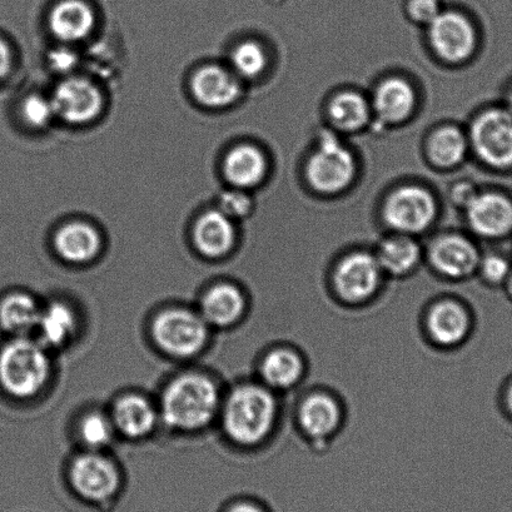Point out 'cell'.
<instances>
[{"label":"cell","instance_id":"cell-33","mask_svg":"<svg viewBox=\"0 0 512 512\" xmlns=\"http://www.w3.org/2000/svg\"><path fill=\"white\" fill-rule=\"evenodd\" d=\"M23 116L33 127L47 126L56 116L51 98L31 96L23 103Z\"/></svg>","mask_w":512,"mask_h":512},{"label":"cell","instance_id":"cell-17","mask_svg":"<svg viewBox=\"0 0 512 512\" xmlns=\"http://www.w3.org/2000/svg\"><path fill=\"white\" fill-rule=\"evenodd\" d=\"M298 419L306 435L323 440L340 425L341 411L332 397L315 394L303 401Z\"/></svg>","mask_w":512,"mask_h":512},{"label":"cell","instance_id":"cell-18","mask_svg":"<svg viewBox=\"0 0 512 512\" xmlns=\"http://www.w3.org/2000/svg\"><path fill=\"white\" fill-rule=\"evenodd\" d=\"M195 241L203 255L220 257L231 250L235 241V228L231 218L221 211L205 213L195 228Z\"/></svg>","mask_w":512,"mask_h":512},{"label":"cell","instance_id":"cell-36","mask_svg":"<svg viewBox=\"0 0 512 512\" xmlns=\"http://www.w3.org/2000/svg\"><path fill=\"white\" fill-rule=\"evenodd\" d=\"M439 11L437 0H411L409 4L410 16L416 22L431 24L439 16Z\"/></svg>","mask_w":512,"mask_h":512},{"label":"cell","instance_id":"cell-10","mask_svg":"<svg viewBox=\"0 0 512 512\" xmlns=\"http://www.w3.org/2000/svg\"><path fill=\"white\" fill-rule=\"evenodd\" d=\"M56 116L68 123L92 121L101 112L102 96L91 81L81 77H69L58 84L52 96Z\"/></svg>","mask_w":512,"mask_h":512},{"label":"cell","instance_id":"cell-11","mask_svg":"<svg viewBox=\"0 0 512 512\" xmlns=\"http://www.w3.org/2000/svg\"><path fill=\"white\" fill-rule=\"evenodd\" d=\"M467 208L472 230L487 240L512 235V198L500 192L476 195Z\"/></svg>","mask_w":512,"mask_h":512},{"label":"cell","instance_id":"cell-7","mask_svg":"<svg viewBox=\"0 0 512 512\" xmlns=\"http://www.w3.org/2000/svg\"><path fill=\"white\" fill-rule=\"evenodd\" d=\"M71 481L79 495L94 502L111 499L121 484L116 466L96 452H88L73 461Z\"/></svg>","mask_w":512,"mask_h":512},{"label":"cell","instance_id":"cell-24","mask_svg":"<svg viewBox=\"0 0 512 512\" xmlns=\"http://www.w3.org/2000/svg\"><path fill=\"white\" fill-rule=\"evenodd\" d=\"M265 172V157L255 147H237L226 158V177L236 187L250 188L256 186L265 176Z\"/></svg>","mask_w":512,"mask_h":512},{"label":"cell","instance_id":"cell-16","mask_svg":"<svg viewBox=\"0 0 512 512\" xmlns=\"http://www.w3.org/2000/svg\"><path fill=\"white\" fill-rule=\"evenodd\" d=\"M112 421L116 430L129 439H139L156 426L157 411L144 397L129 395L114 406Z\"/></svg>","mask_w":512,"mask_h":512},{"label":"cell","instance_id":"cell-6","mask_svg":"<svg viewBox=\"0 0 512 512\" xmlns=\"http://www.w3.org/2000/svg\"><path fill=\"white\" fill-rule=\"evenodd\" d=\"M355 175V161L331 133L322 136L320 147L308 162L307 177L320 192H338L350 185Z\"/></svg>","mask_w":512,"mask_h":512},{"label":"cell","instance_id":"cell-25","mask_svg":"<svg viewBox=\"0 0 512 512\" xmlns=\"http://www.w3.org/2000/svg\"><path fill=\"white\" fill-rule=\"evenodd\" d=\"M303 374L301 357L290 350L270 352L261 365V376L268 386L287 390L300 381Z\"/></svg>","mask_w":512,"mask_h":512},{"label":"cell","instance_id":"cell-4","mask_svg":"<svg viewBox=\"0 0 512 512\" xmlns=\"http://www.w3.org/2000/svg\"><path fill=\"white\" fill-rule=\"evenodd\" d=\"M472 146L487 166L512 171V114L491 108L476 118L471 128Z\"/></svg>","mask_w":512,"mask_h":512},{"label":"cell","instance_id":"cell-37","mask_svg":"<svg viewBox=\"0 0 512 512\" xmlns=\"http://www.w3.org/2000/svg\"><path fill=\"white\" fill-rule=\"evenodd\" d=\"M497 401H499L502 415L512 424V374L507 376L505 381L502 382Z\"/></svg>","mask_w":512,"mask_h":512},{"label":"cell","instance_id":"cell-39","mask_svg":"<svg viewBox=\"0 0 512 512\" xmlns=\"http://www.w3.org/2000/svg\"><path fill=\"white\" fill-rule=\"evenodd\" d=\"M12 56L6 43L0 39V79L7 76L11 69Z\"/></svg>","mask_w":512,"mask_h":512},{"label":"cell","instance_id":"cell-32","mask_svg":"<svg viewBox=\"0 0 512 512\" xmlns=\"http://www.w3.org/2000/svg\"><path fill=\"white\" fill-rule=\"evenodd\" d=\"M479 270L487 285L502 287L512 272V258L502 253H489L481 257Z\"/></svg>","mask_w":512,"mask_h":512},{"label":"cell","instance_id":"cell-13","mask_svg":"<svg viewBox=\"0 0 512 512\" xmlns=\"http://www.w3.org/2000/svg\"><path fill=\"white\" fill-rule=\"evenodd\" d=\"M481 256L474 243L460 236H447L431 248V262L437 271L450 278L469 277L479 270Z\"/></svg>","mask_w":512,"mask_h":512},{"label":"cell","instance_id":"cell-1","mask_svg":"<svg viewBox=\"0 0 512 512\" xmlns=\"http://www.w3.org/2000/svg\"><path fill=\"white\" fill-rule=\"evenodd\" d=\"M220 394L210 379L185 375L169 384L162 397V417L173 429H202L215 419Z\"/></svg>","mask_w":512,"mask_h":512},{"label":"cell","instance_id":"cell-26","mask_svg":"<svg viewBox=\"0 0 512 512\" xmlns=\"http://www.w3.org/2000/svg\"><path fill=\"white\" fill-rule=\"evenodd\" d=\"M420 257V247L407 237H394L382 242L376 256L381 270L392 276H404L414 270Z\"/></svg>","mask_w":512,"mask_h":512},{"label":"cell","instance_id":"cell-31","mask_svg":"<svg viewBox=\"0 0 512 512\" xmlns=\"http://www.w3.org/2000/svg\"><path fill=\"white\" fill-rule=\"evenodd\" d=\"M232 66L241 77L255 78L266 67L265 52L255 42L242 43L232 54Z\"/></svg>","mask_w":512,"mask_h":512},{"label":"cell","instance_id":"cell-21","mask_svg":"<svg viewBox=\"0 0 512 512\" xmlns=\"http://www.w3.org/2000/svg\"><path fill=\"white\" fill-rule=\"evenodd\" d=\"M245 300L235 286L218 285L203 297L201 316L208 325L230 326L242 316Z\"/></svg>","mask_w":512,"mask_h":512},{"label":"cell","instance_id":"cell-42","mask_svg":"<svg viewBox=\"0 0 512 512\" xmlns=\"http://www.w3.org/2000/svg\"><path fill=\"white\" fill-rule=\"evenodd\" d=\"M505 108L512 114V86L510 87L509 92H507Z\"/></svg>","mask_w":512,"mask_h":512},{"label":"cell","instance_id":"cell-15","mask_svg":"<svg viewBox=\"0 0 512 512\" xmlns=\"http://www.w3.org/2000/svg\"><path fill=\"white\" fill-rule=\"evenodd\" d=\"M427 327L436 344L456 345L469 333V313L457 302H440L432 308L427 318Z\"/></svg>","mask_w":512,"mask_h":512},{"label":"cell","instance_id":"cell-28","mask_svg":"<svg viewBox=\"0 0 512 512\" xmlns=\"http://www.w3.org/2000/svg\"><path fill=\"white\" fill-rule=\"evenodd\" d=\"M330 116L337 128L344 129V131H357L369 121V104L360 94L342 93L333 99Z\"/></svg>","mask_w":512,"mask_h":512},{"label":"cell","instance_id":"cell-23","mask_svg":"<svg viewBox=\"0 0 512 512\" xmlns=\"http://www.w3.org/2000/svg\"><path fill=\"white\" fill-rule=\"evenodd\" d=\"M414 104V91L410 84L402 79H389L381 84L375 94L377 116L385 122L404 121L410 116Z\"/></svg>","mask_w":512,"mask_h":512},{"label":"cell","instance_id":"cell-40","mask_svg":"<svg viewBox=\"0 0 512 512\" xmlns=\"http://www.w3.org/2000/svg\"><path fill=\"white\" fill-rule=\"evenodd\" d=\"M228 512H265V510L252 502H240V504L233 505Z\"/></svg>","mask_w":512,"mask_h":512},{"label":"cell","instance_id":"cell-34","mask_svg":"<svg viewBox=\"0 0 512 512\" xmlns=\"http://www.w3.org/2000/svg\"><path fill=\"white\" fill-rule=\"evenodd\" d=\"M251 207L250 198L240 191L225 192L220 198V211L230 218L245 217L250 213Z\"/></svg>","mask_w":512,"mask_h":512},{"label":"cell","instance_id":"cell-9","mask_svg":"<svg viewBox=\"0 0 512 512\" xmlns=\"http://www.w3.org/2000/svg\"><path fill=\"white\" fill-rule=\"evenodd\" d=\"M435 217V202L429 192L406 187L389 198L385 207L387 223L395 230L417 233L426 230Z\"/></svg>","mask_w":512,"mask_h":512},{"label":"cell","instance_id":"cell-12","mask_svg":"<svg viewBox=\"0 0 512 512\" xmlns=\"http://www.w3.org/2000/svg\"><path fill=\"white\" fill-rule=\"evenodd\" d=\"M430 26L432 47L446 61H465L474 52V28L460 14L451 12L440 13Z\"/></svg>","mask_w":512,"mask_h":512},{"label":"cell","instance_id":"cell-14","mask_svg":"<svg viewBox=\"0 0 512 512\" xmlns=\"http://www.w3.org/2000/svg\"><path fill=\"white\" fill-rule=\"evenodd\" d=\"M193 94L198 101L211 108L230 106L241 93L238 79L221 67H206L198 71L192 81Z\"/></svg>","mask_w":512,"mask_h":512},{"label":"cell","instance_id":"cell-8","mask_svg":"<svg viewBox=\"0 0 512 512\" xmlns=\"http://www.w3.org/2000/svg\"><path fill=\"white\" fill-rule=\"evenodd\" d=\"M381 273L380 263L375 256L357 252L346 257L338 265L333 281L342 300L360 303L370 298L377 290Z\"/></svg>","mask_w":512,"mask_h":512},{"label":"cell","instance_id":"cell-20","mask_svg":"<svg viewBox=\"0 0 512 512\" xmlns=\"http://www.w3.org/2000/svg\"><path fill=\"white\" fill-rule=\"evenodd\" d=\"M56 248L63 260L84 263L98 255L101 238L87 223H69L57 233Z\"/></svg>","mask_w":512,"mask_h":512},{"label":"cell","instance_id":"cell-27","mask_svg":"<svg viewBox=\"0 0 512 512\" xmlns=\"http://www.w3.org/2000/svg\"><path fill=\"white\" fill-rule=\"evenodd\" d=\"M76 316L71 308L63 303H52L46 310H42L37 330L41 336L44 347H59L72 337L76 331Z\"/></svg>","mask_w":512,"mask_h":512},{"label":"cell","instance_id":"cell-38","mask_svg":"<svg viewBox=\"0 0 512 512\" xmlns=\"http://www.w3.org/2000/svg\"><path fill=\"white\" fill-rule=\"evenodd\" d=\"M475 197L474 187L469 185V183H462V185L457 186L454 190V200L456 203H460V205L469 206Z\"/></svg>","mask_w":512,"mask_h":512},{"label":"cell","instance_id":"cell-29","mask_svg":"<svg viewBox=\"0 0 512 512\" xmlns=\"http://www.w3.org/2000/svg\"><path fill=\"white\" fill-rule=\"evenodd\" d=\"M466 148V139L459 129L444 128L432 136L430 156L437 166L451 167L465 157Z\"/></svg>","mask_w":512,"mask_h":512},{"label":"cell","instance_id":"cell-30","mask_svg":"<svg viewBox=\"0 0 512 512\" xmlns=\"http://www.w3.org/2000/svg\"><path fill=\"white\" fill-rule=\"evenodd\" d=\"M114 427L112 419L106 415L93 412L84 417L79 427L81 439L89 449L96 451L111 444L114 436Z\"/></svg>","mask_w":512,"mask_h":512},{"label":"cell","instance_id":"cell-5","mask_svg":"<svg viewBox=\"0 0 512 512\" xmlns=\"http://www.w3.org/2000/svg\"><path fill=\"white\" fill-rule=\"evenodd\" d=\"M153 337L164 352L178 357L196 355L206 345L208 323L187 310L164 311L152 327Z\"/></svg>","mask_w":512,"mask_h":512},{"label":"cell","instance_id":"cell-19","mask_svg":"<svg viewBox=\"0 0 512 512\" xmlns=\"http://www.w3.org/2000/svg\"><path fill=\"white\" fill-rule=\"evenodd\" d=\"M94 24L92 9L81 0H64L51 16L54 36L63 42H78L91 33Z\"/></svg>","mask_w":512,"mask_h":512},{"label":"cell","instance_id":"cell-41","mask_svg":"<svg viewBox=\"0 0 512 512\" xmlns=\"http://www.w3.org/2000/svg\"><path fill=\"white\" fill-rule=\"evenodd\" d=\"M502 288H504L507 300H509L512 303V272L510 273L509 278H507L505 285L502 286Z\"/></svg>","mask_w":512,"mask_h":512},{"label":"cell","instance_id":"cell-2","mask_svg":"<svg viewBox=\"0 0 512 512\" xmlns=\"http://www.w3.org/2000/svg\"><path fill=\"white\" fill-rule=\"evenodd\" d=\"M276 401L270 391L258 385H242L231 392L223 409L227 435L242 445H255L271 431Z\"/></svg>","mask_w":512,"mask_h":512},{"label":"cell","instance_id":"cell-22","mask_svg":"<svg viewBox=\"0 0 512 512\" xmlns=\"http://www.w3.org/2000/svg\"><path fill=\"white\" fill-rule=\"evenodd\" d=\"M41 313L33 297L26 293H12L0 302V327L13 335L24 337L36 330Z\"/></svg>","mask_w":512,"mask_h":512},{"label":"cell","instance_id":"cell-35","mask_svg":"<svg viewBox=\"0 0 512 512\" xmlns=\"http://www.w3.org/2000/svg\"><path fill=\"white\" fill-rule=\"evenodd\" d=\"M48 63L54 73L69 74L77 68L79 57L72 49L59 47L49 53Z\"/></svg>","mask_w":512,"mask_h":512},{"label":"cell","instance_id":"cell-3","mask_svg":"<svg viewBox=\"0 0 512 512\" xmlns=\"http://www.w3.org/2000/svg\"><path fill=\"white\" fill-rule=\"evenodd\" d=\"M51 364L41 342L14 338L0 350V386L9 395L27 399L46 385Z\"/></svg>","mask_w":512,"mask_h":512}]
</instances>
